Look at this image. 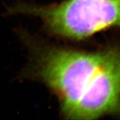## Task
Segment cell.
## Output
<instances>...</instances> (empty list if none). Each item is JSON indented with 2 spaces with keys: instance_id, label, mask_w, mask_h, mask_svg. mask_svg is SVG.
Wrapping results in <instances>:
<instances>
[{
  "instance_id": "cell-1",
  "label": "cell",
  "mask_w": 120,
  "mask_h": 120,
  "mask_svg": "<svg viewBox=\"0 0 120 120\" xmlns=\"http://www.w3.org/2000/svg\"><path fill=\"white\" fill-rule=\"evenodd\" d=\"M35 74L58 97L71 120L120 112V48L85 52L52 47L39 53Z\"/></svg>"
},
{
  "instance_id": "cell-2",
  "label": "cell",
  "mask_w": 120,
  "mask_h": 120,
  "mask_svg": "<svg viewBox=\"0 0 120 120\" xmlns=\"http://www.w3.org/2000/svg\"><path fill=\"white\" fill-rule=\"evenodd\" d=\"M12 12L38 17L54 35L84 40L120 26V0H65L45 6L21 4Z\"/></svg>"
}]
</instances>
